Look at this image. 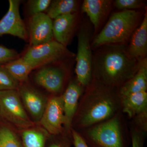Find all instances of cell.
Wrapping results in <instances>:
<instances>
[{
  "label": "cell",
  "instance_id": "obj_1",
  "mask_svg": "<svg viewBox=\"0 0 147 147\" xmlns=\"http://www.w3.org/2000/svg\"><path fill=\"white\" fill-rule=\"evenodd\" d=\"M121 112L119 88L92 79L80 98L71 128L81 131L108 120Z\"/></svg>",
  "mask_w": 147,
  "mask_h": 147
},
{
  "label": "cell",
  "instance_id": "obj_2",
  "mask_svg": "<svg viewBox=\"0 0 147 147\" xmlns=\"http://www.w3.org/2000/svg\"><path fill=\"white\" fill-rule=\"evenodd\" d=\"M127 47L125 44L108 45L96 49L93 55L92 79L119 88L131 79L142 60L130 57Z\"/></svg>",
  "mask_w": 147,
  "mask_h": 147
},
{
  "label": "cell",
  "instance_id": "obj_3",
  "mask_svg": "<svg viewBox=\"0 0 147 147\" xmlns=\"http://www.w3.org/2000/svg\"><path fill=\"white\" fill-rule=\"evenodd\" d=\"M89 147H128V123L121 112L108 120L77 131Z\"/></svg>",
  "mask_w": 147,
  "mask_h": 147
},
{
  "label": "cell",
  "instance_id": "obj_4",
  "mask_svg": "<svg viewBox=\"0 0 147 147\" xmlns=\"http://www.w3.org/2000/svg\"><path fill=\"white\" fill-rule=\"evenodd\" d=\"M138 10H122L113 13L91 44L92 50L103 45H124L130 39L141 20Z\"/></svg>",
  "mask_w": 147,
  "mask_h": 147
},
{
  "label": "cell",
  "instance_id": "obj_5",
  "mask_svg": "<svg viewBox=\"0 0 147 147\" xmlns=\"http://www.w3.org/2000/svg\"><path fill=\"white\" fill-rule=\"evenodd\" d=\"M74 56L67 47L53 40L41 45L31 46L22 57L34 69Z\"/></svg>",
  "mask_w": 147,
  "mask_h": 147
},
{
  "label": "cell",
  "instance_id": "obj_6",
  "mask_svg": "<svg viewBox=\"0 0 147 147\" xmlns=\"http://www.w3.org/2000/svg\"><path fill=\"white\" fill-rule=\"evenodd\" d=\"M91 36V29L89 25L83 23L78 33L75 72L76 80L84 88L92 80L93 54L90 44Z\"/></svg>",
  "mask_w": 147,
  "mask_h": 147
},
{
  "label": "cell",
  "instance_id": "obj_7",
  "mask_svg": "<svg viewBox=\"0 0 147 147\" xmlns=\"http://www.w3.org/2000/svg\"><path fill=\"white\" fill-rule=\"evenodd\" d=\"M0 115L18 127L28 128L34 125L16 90L0 91Z\"/></svg>",
  "mask_w": 147,
  "mask_h": 147
},
{
  "label": "cell",
  "instance_id": "obj_8",
  "mask_svg": "<svg viewBox=\"0 0 147 147\" xmlns=\"http://www.w3.org/2000/svg\"><path fill=\"white\" fill-rule=\"evenodd\" d=\"M21 1L9 0L8 10L0 21V36L10 35L24 40L29 39L28 30L19 11Z\"/></svg>",
  "mask_w": 147,
  "mask_h": 147
},
{
  "label": "cell",
  "instance_id": "obj_9",
  "mask_svg": "<svg viewBox=\"0 0 147 147\" xmlns=\"http://www.w3.org/2000/svg\"><path fill=\"white\" fill-rule=\"evenodd\" d=\"M40 123L50 134L57 135L65 131L62 95L53 96L47 101Z\"/></svg>",
  "mask_w": 147,
  "mask_h": 147
},
{
  "label": "cell",
  "instance_id": "obj_10",
  "mask_svg": "<svg viewBox=\"0 0 147 147\" xmlns=\"http://www.w3.org/2000/svg\"><path fill=\"white\" fill-rule=\"evenodd\" d=\"M28 32L32 46L50 42L54 37L52 19L44 13L32 16L29 22Z\"/></svg>",
  "mask_w": 147,
  "mask_h": 147
},
{
  "label": "cell",
  "instance_id": "obj_11",
  "mask_svg": "<svg viewBox=\"0 0 147 147\" xmlns=\"http://www.w3.org/2000/svg\"><path fill=\"white\" fill-rule=\"evenodd\" d=\"M64 69L59 66H51L42 67L34 77L36 83L53 93L60 92L65 79Z\"/></svg>",
  "mask_w": 147,
  "mask_h": 147
},
{
  "label": "cell",
  "instance_id": "obj_12",
  "mask_svg": "<svg viewBox=\"0 0 147 147\" xmlns=\"http://www.w3.org/2000/svg\"><path fill=\"white\" fill-rule=\"evenodd\" d=\"M84 89L85 88L76 79L69 82L64 92L62 95L65 117L64 128L66 132L71 131L72 121Z\"/></svg>",
  "mask_w": 147,
  "mask_h": 147
},
{
  "label": "cell",
  "instance_id": "obj_13",
  "mask_svg": "<svg viewBox=\"0 0 147 147\" xmlns=\"http://www.w3.org/2000/svg\"><path fill=\"white\" fill-rule=\"evenodd\" d=\"M127 50L129 55L137 60L146 58L147 53V13L145 12L142 22L130 38Z\"/></svg>",
  "mask_w": 147,
  "mask_h": 147
},
{
  "label": "cell",
  "instance_id": "obj_14",
  "mask_svg": "<svg viewBox=\"0 0 147 147\" xmlns=\"http://www.w3.org/2000/svg\"><path fill=\"white\" fill-rule=\"evenodd\" d=\"M77 19V13L66 14L54 19L53 34L55 40L67 47L73 35Z\"/></svg>",
  "mask_w": 147,
  "mask_h": 147
},
{
  "label": "cell",
  "instance_id": "obj_15",
  "mask_svg": "<svg viewBox=\"0 0 147 147\" xmlns=\"http://www.w3.org/2000/svg\"><path fill=\"white\" fill-rule=\"evenodd\" d=\"M113 1L110 0H85L82 6V12L86 13L95 30L100 26L112 8Z\"/></svg>",
  "mask_w": 147,
  "mask_h": 147
},
{
  "label": "cell",
  "instance_id": "obj_16",
  "mask_svg": "<svg viewBox=\"0 0 147 147\" xmlns=\"http://www.w3.org/2000/svg\"><path fill=\"white\" fill-rule=\"evenodd\" d=\"M19 93L25 107L35 120L39 121L47 103L45 98L36 90L28 87H22Z\"/></svg>",
  "mask_w": 147,
  "mask_h": 147
},
{
  "label": "cell",
  "instance_id": "obj_17",
  "mask_svg": "<svg viewBox=\"0 0 147 147\" xmlns=\"http://www.w3.org/2000/svg\"><path fill=\"white\" fill-rule=\"evenodd\" d=\"M121 112L129 119L147 112V92L143 91L121 96Z\"/></svg>",
  "mask_w": 147,
  "mask_h": 147
},
{
  "label": "cell",
  "instance_id": "obj_18",
  "mask_svg": "<svg viewBox=\"0 0 147 147\" xmlns=\"http://www.w3.org/2000/svg\"><path fill=\"white\" fill-rule=\"evenodd\" d=\"M147 59L145 58L141 61L140 67L137 73L131 79L119 88L121 96L147 91Z\"/></svg>",
  "mask_w": 147,
  "mask_h": 147
},
{
  "label": "cell",
  "instance_id": "obj_19",
  "mask_svg": "<svg viewBox=\"0 0 147 147\" xmlns=\"http://www.w3.org/2000/svg\"><path fill=\"white\" fill-rule=\"evenodd\" d=\"M78 2L74 0H55L51 1L46 14L52 19L59 16L77 13Z\"/></svg>",
  "mask_w": 147,
  "mask_h": 147
},
{
  "label": "cell",
  "instance_id": "obj_20",
  "mask_svg": "<svg viewBox=\"0 0 147 147\" xmlns=\"http://www.w3.org/2000/svg\"><path fill=\"white\" fill-rule=\"evenodd\" d=\"M4 65L11 75L18 82L26 81L29 74L34 69L22 57L18 58Z\"/></svg>",
  "mask_w": 147,
  "mask_h": 147
},
{
  "label": "cell",
  "instance_id": "obj_21",
  "mask_svg": "<svg viewBox=\"0 0 147 147\" xmlns=\"http://www.w3.org/2000/svg\"><path fill=\"white\" fill-rule=\"evenodd\" d=\"M22 137L25 147H44L45 136L40 131L25 130L22 133Z\"/></svg>",
  "mask_w": 147,
  "mask_h": 147
},
{
  "label": "cell",
  "instance_id": "obj_22",
  "mask_svg": "<svg viewBox=\"0 0 147 147\" xmlns=\"http://www.w3.org/2000/svg\"><path fill=\"white\" fill-rule=\"evenodd\" d=\"M0 147H22L16 134L5 126L0 128Z\"/></svg>",
  "mask_w": 147,
  "mask_h": 147
},
{
  "label": "cell",
  "instance_id": "obj_23",
  "mask_svg": "<svg viewBox=\"0 0 147 147\" xmlns=\"http://www.w3.org/2000/svg\"><path fill=\"white\" fill-rule=\"evenodd\" d=\"M19 82L11 75L4 65L0 64V91L16 90Z\"/></svg>",
  "mask_w": 147,
  "mask_h": 147
},
{
  "label": "cell",
  "instance_id": "obj_24",
  "mask_svg": "<svg viewBox=\"0 0 147 147\" xmlns=\"http://www.w3.org/2000/svg\"><path fill=\"white\" fill-rule=\"evenodd\" d=\"M131 147H144L146 136V130H144L129 123Z\"/></svg>",
  "mask_w": 147,
  "mask_h": 147
},
{
  "label": "cell",
  "instance_id": "obj_25",
  "mask_svg": "<svg viewBox=\"0 0 147 147\" xmlns=\"http://www.w3.org/2000/svg\"><path fill=\"white\" fill-rule=\"evenodd\" d=\"M51 2L50 0H30L28 1V11L31 16L43 13L47 10Z\"/></svg>",
  "mask_w": 147,
  "mask_h": 147
},
{
  "label": "cell",
  "instance_id": "obj_26",
  "mask_svg": "<svg viewBox=\"0 0 147 147\" xmlns=\"http://www.w3.org/2000/svg\"><path fill=\"white\" fill-rule=\"evenodd\" d=\"M114 5L119 10H137L144 7V3L141 0H116Z\"/></svg>",
  "mask_w": 147,
  "mask_h": 147
},
{
  "label": "cell",
  "instance_id": "obj_27",
  "mask_svg": "<svg viewBox=\"0 0 147 147\" xmlns=\"http://www.w3.org/2000/svg\"><path fill=\"white\" fill-rule=\"evenodd\" d=\"M18 53L12 49L0 45V64H5L17 59Z\"/></svg>",
  "mask_w": 147,
  "mask_h": 147
},
{
  "label": "cell",
  "instance_id": "obj_28",
  "mask_svg": "<svg viewBox=\"0 0 147 147\" xmlns=\"http://www.w3.org/2000/svg\"><path fill=\"white\" fill-rule=\"evenodd\" d=\"M71 133L72 143L74 147H89L78 131L71 128Z\"/></svg>",
  "mask_w": 147,
  "mask_h": 147
},
{
  "label": "cell",
  "instance_id": "obj_29",
  "mask_svg": "<svg viewBox=\"0 0 147 147\" xmlns=\"http://www.w3.org/2000/svg\"><path fill=\"white\" fill-rule=\"evenodd\" d=\"M50 147H66L64 145H62L61 144L59 143H54L52 144Z\"/></svg>",
  "mask_w": 147,
  "mask_h": 147
}]
</instances>
